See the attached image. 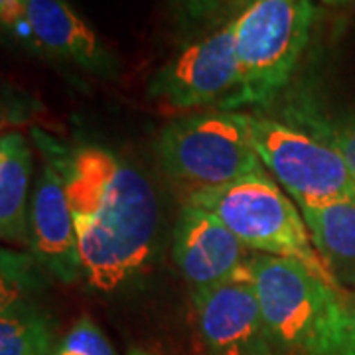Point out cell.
I'll return each mask as SVG.
<instances>
[{
  "label": "cell",
  "instance_id": "obj_4",
  "mask_svg": "<svg viewBox=\"0 0 355 355\" xmlns=\"http://www.w3.org/2000/svg\"><path fill=\"white\" fill-rule=\"evenodd\" d=\"M239 87L219 111L272 101L291 81L314 22L312 0H249L233 18Z\"/></svg>",
  "mask_w": 355,
  "mask_h": 355
},
{
  "label": "cell",
  "instance_id": "obj_10",
  "mask_svg": "<svg viewBox=\"0 0 355 355\" xmlns=\"http://www.w3.org/2000/svg\"><path fill=\"white\" fill-rule=\"evenodd\" d=\"M30 247L42 265L62 282H77L83 275L76 223L67 200L64 178L50 160L44 170L30 205Z\"/></svg>",
  "mask_w": 355,
  "mask_h": 355
},
{
  "label": "cell",
  "instance_id": "obj_1",
  "mask_svg": "<svg viewBox=\"0 0 355 355\" xmlns=\"http://www.w3.org/2000/svg\"><path fill=\"white\" fill-rule=\"evenodd\" d=\"M34 139L64 178L89 286L114 292L153 254L158 231L153 184L109 148L65 146L38 130Z\"/></svg>",
  "mask_w": 355,
  "mask_h": 355
},
{
  "label": "cell",
  "instance_id": "obj_14",
  "mask_svg": "<svg viewBox=\"0 0 355 355\" xmlns=\"http://www.w3.org/2000/svg\"><path fill=\"white\" fill-rule=\"evenodd\" d=\"M0 355H51V326L48 318L24 300L2 304Z\"/></svg>",
  "mask_w": 355,
  "mask_h": 355
},
{
  "label": "cell",
  "instance_id": "obj_12",
  "mask_svg": "<svg viewBox=\"0 0 355 355\" xmlns=\"http://www.w3.org/2000/svg\"><path fill=\"white\" fill-rule=\"evenodd\" d=\"M32 150L24 135L10 130L0 139V235L4 241L22 243L28 235V180Z\"/></svg>",
  "mask_w": 355,
  "mask_h": 355
},
{
  "label": "cell",
  "instance_id": "obj_8",
  "mask_svg": "<svg viewBox=\"0 0 355 355\" xmlns=\"http://www.w3.org/2000/svg\"><path fill=\"white\" fill-rule=\"evenodd\" d=\"M209 355H249L268 343L254 286L253 257L231 277L191 294Z\"/></svg>",
  "mask_w": 355,
  "mask_h": 355
},
{
  "label": "cell",
  "instance_id": "obj_2",
  "mask_svg": "<svg viewBox=\"0 0 355 355\" xmlns=\"http://www.w3.org/2000/svg\"><path fill=\"white\" fill-rule=\"evenodd\" d=\"M254 286L268 343L294 355H345L349 308L302 263L254 254Z\"/></svg>",
  "mask_w": 355,
  "mask_h": 355
},
{
  "label": "cell",
  "instance_id": "obj_21",
  "mask_svg": "<svg viewBox=\"0 0 355 355\" xmlns=\"http://www.w3.org/2000/svg\"><path fill=\"white\" fill-rule=\"evenodd\" d=\"M128 355H154V354H148V352H142V349H132V352H128Z\"/></svg>",
  "mask_w": 355,
  "mask_h": 355
},
{
  "label": "cell",
  "instance_id": "obj_19",
  "mask_svg": "<svg viewBox=\"0 0 355 355\" xmlns=\"http://www.w3.org/2000/svg\"><path fill=\"white\" fill-rule=\"evenodd\" d=\"M345 355H355V300L349 310V330H347V352Z\"/></svg>",
  "mask_w": 355,
  "mask_h": 355
},
{
  "label": "cell",
  "instance_id": "obj_18",
  "mask_svg": "<svg viewBox=\"0 0 355 355\" xmlns=\"http://www.w3.org/2000/svg\"><path fill=\"white\" fill-rule=\"evenodd\" d=\"M180 14L188 20L200 22L214 14L225 0H174Z\"/></svg>",
  "mask_w": 355,
  "mask_h": 355
},
{
  "label": "cell",
  "instance_id": "obj_15",
  "mask_svg": "<svg viewBox=\"0 0 355 355\" xmlns=\"http://www.w3.org/2000/svg\"><path fill=\"white\" fill-rule=\"evenodd\" d=\"M51 355H116L97 324L89 316H81L73 328L65 334Z\"/></svg>",
  "mask_w": 355,
  "mask_h": 355
},
{
  "label": "cell",
  "instance_id": "obj_11",
  "mask_svg": "<svg viewBox=\"0 0 355 355\" xmlns=\"http://www.w3.org/2000/svg\"><path fill=\"white\" fill-rule=\"evenodd\" d=\"M28 44L97 76H113L116 60L67 0H28Z\"/></svg>",
  "mask_w": 355,
  "mask_h": 355
},
{
  "label": "cell",
  "instance_id": "obj_5",
  "mask_svg": "<svg viewBox=\"0 0 355 355\" xmlns=\"http://www.w3.org/2000/svg\"><path fill=\"white\" fill-rule=\"evenodd\" d=\"M156 148L168 174L196 188L266 174L245 113L216 111L178 119L166 125Z\"/></svg>",
  "mask_w": 355,
  "mask_h": 355
},
{
  "label": "cell",
  "instance_id": "obj_17",
  "mask_svg": "<svg viewBox=\"0 0 355 355\" xmlns=\"http://www.w3.org/2000/svg\"><path fill=\"white\" fill-rule=\"evenodd\" d=\"M26 6L28 0H0V20L2 28L12 36L28 42V26H26Z\"/></svg>",
  "mask_w": 355,
  "mask_h": 355
},
{
  "label": "cell",
  "instance_id": "obj_16",
  "mask_svg": "<svg viewBox=\"0 0 355 355\" xmlns=\"http://www.w3.org/2000/svg\"><path fill=\"white\" fill-rule=\"evenodd\" d=\"M316 137L326 140L330 146L342 154L352 176L355 178V119H349L338 127H328L326 135H316Z\"/></svg>",
  "mask_w": 355,
  "mask_h": 355
},
{
  "label": "cell",
  "instance_id": "obj_3",
  "mask_svg": "<svg viewBox=\"0 0 355 355\" xmlns=\"http://www.w3.org/2000/svg\"><path fill=\"white\" fill-rule=\"evenodd\" d=\"M186 203L216 216L247 249L294 259L345 296L334 268L314 247L302 214L270 176H249L216 188H196Z\"/></svg>",
  "mask_w": 355,
  "mask_h": 355
},
{
  "label": "cell",
  "instance_id": "obj_22",
  "mask_svg": "<svg viewBox=\"0 0 355 355\" xmlns=\"http://www.w3.org/2000/svg\"><path fill=\"white\" fill-rule=\"evenodd\" d=\"M326 4H342V2H347V0H324Z\"/></svg>",
  "mask_w": 355,
  "mask_h": 355
},
{
  "label": "cell",
  "instance_id": "obj_20",
  "mask_svg": "<svg viewBox=\"0 0 355 355\" xmlns=\"http://www.w3.org/2000/svg\"><path fill=\"white\" fill-rule=\"evenodd\" d=\"M249 355H277L275 354V347L270 345V343H265V345H261L259 349H254L253 354Z\"/></svg>",
  "mask_w": 355,
  "mask_h": 355
},
{
  "label": "cell",
  "instance_id": "obj_7",
  "mask_svg": "<svg viewBox=\"0 0 355 355\" xmlns=\"http://www.w3.org/2000/svg\"><path fill=\"white\" fill-rule=\"evenodd\" d=\"M239 87L233 18L211 34L191 42L168 60L148 81L146 95L172 109L216 105L217 111Z\"/></svg>",
  "mask_w": 355,
  "mask_h": 355
},
{
  "label": "cell",
  "instance_id": "obj_9",
  "mask_svg": "<svg viewBox=\"0 0 355 355\" xmlns=\"http://www.w3.org/2000/svg\"><path fill=\"white\" fill-rule=\"evenodd\" d=\"M216 216L184 203L172 235V257L191 294L231 277L251 257Z\"/></svg>",
  "mask_w": 355,
  "mask_h": 355
},
{
  "label": "cell",
  "instance_id": "obj_6",
  "mask_svg": "<svg viewBox=\"0 0 355 355\" xmlns=\"http://www.w3.org/2000/svg\"><path fill=\"white\" fill-rule=\"evenodd\" d=\"M247 121L261 162L300 209L354 198L355 178L326 140L268 116L247 114Z\"/></svg>",
  "mask_w": 355,
  "mask_h": 355
},
{
  "label": "cell",
  "instance_id": "obj_13",
  "mask_svg": "<svg viewBox=\"0 0 355 355\" xmlns=\"http://www.w3.org/2000/svg\"><path fill=\"white\" fill-rule=\"evenodd\" d=\"M306 227L320 254L336 265L355 266V196L302 209Z\"/></svg>",
  "mask_w": 355,
  "mask_h": 355
}]
</instances>
